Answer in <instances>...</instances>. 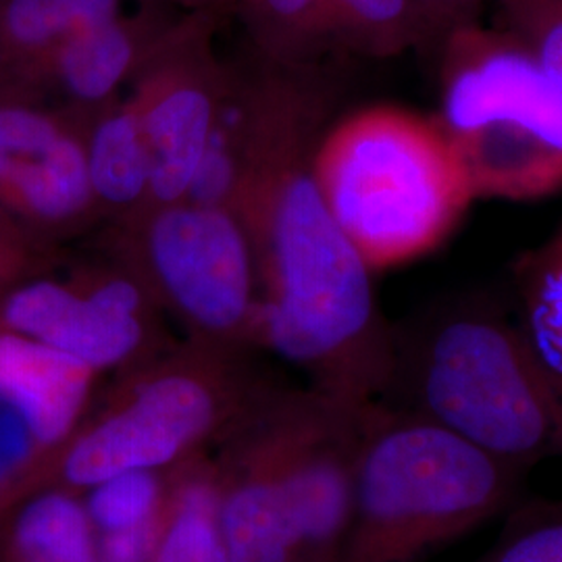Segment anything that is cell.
<instances>
[{"label": "cell", "instance_id": "cell-1", "mask_svg": "<svg viewBox=\"0 0 562 562\" xmlns=\"http://www.w3.org/2000/svg\"><path fill=\"white\" fill-rule=\"evenodd\" d=\"M344 60L241 59L244 123L238 215L259 276V348L308 387L348 404L380 402L392 371L394 325L383 317L373 271L323 199L313 157L344 97Z\"/></svg>", "mask_w": 562, "mask_h": 562}, {"label": "cell", "instance_id": "cell-2", "mask_svg": "<svg viewBox=\"0 0 562 562\" xmlns=\"http://www.w3.org/2000/svg\"><path fill=\"white\" fill-rule=\"evenodd\" d=\"M380 402L522 473L562 461V380L490 292L446 294L394 325Z\"/></svg>", "mask_w": 562, "mask_h": 562}, {"label": "cell", "instance_id": "cell-3", "mask_svg": "<svg viewBox=\"0 0 562 562\" xmlns=\"http://www.w3.org/2000/svg\"><path fill=\"white\" fill-rule=\"evenodd\" d=\"M313 169L327 209L373 273L434 255L477 201L436 115L402 104L338 115Z\"/></svg>", "mask_w": 562, "mask_h": 562}, {"label": "cell", "instance_id": "cell-4", "mask_svg": "<svg viewBox=\"0 0 562 562\" xmlns=\"http://www.w3.org/2000/svg\"><path fill=\"white\" fill-rule=\"evenodd\" d=\"M525 477L440 425L375 402L336 562H427L510 510Z\"/></svg>", "mask_w": 562, "mask_h": 562}, {"label": "cell", "instance_id": "cell-5", "mask_svg": "<svg viewBox=\"0 0 562 562\" xmlns=\"http://www.w3.org/2000/svg\"><path fill=\"white\" fill-rule=\"evenodd\" d=\"M250 352L202 341L169 346L117 373L63 450L53 482L83 492L127 471H171L223 442L273 385Z\"/></svg>", "mask_w": 562, "mask_h": 562}, {"label": "cell", "instance_id": "cell-6", "mask_svg": "<svg viewBox=\"0 0 562 562\" xmlns=\"http://www.w3.org/2000/svg\"><path fill=\"white\" fill-rule=\"evenodd\" d=\"M438 111L477 201L562 192V92L513 30L475 21L436 48Z\"/></svg>", "mask_w": 562, "mask_h": 562}, {"label": "cell", "instance_id": "cell-7", "mask_svg": "<svg viewBox=\"0 0 562 562\" xmlns=\"http://www.w3.org/2000/svg\"><path fill=\"white\" fill-rule=\"evenodd\" d=\"M99 246L146 285L188 340L259 348L257 262L232 209L190 199L146 206L106 223Z\"/></svg>", "mask_w": 562, "mask_h": 562}, {"label": "cell", "instance_id": "cell-8", "mask_svg": "<svg viewBox=\"0 0 562 562\" xmlns=\"http://www.w3.org/2000/svg\"><path fill=\"white\" fill-rule=\"evenodd\" d=\"M373 404H348L308 385L280 383L262 396L259 415L290 510L296 562L340 557Z\"/></svg>", "mask_w": 562, "mask_h": 562}, {"label": "cell", "instance_id": "cell-9", "mask_svg": "<svg viewBox=\"0 0 562 562\" xmlns=\"http://www.w3.org/2000/svg\"><path fill=\"white\" fill-rule=\"evenodd\" d=\"M161 308L123 262L102 250L69 278L44 273L0 294V329L41 341L97 373H121L157 357Z\"/></svg>", "mask_w": 562, "mask_h": 562}, {"label": "cell", "instance_id": "cell-10", "mask_svg": "<svg viewBox=\"0 0 562 562\" xmlns=\"http://www.w3.org/2000/svg\"><path fill=\"white\" fill-rule=\"evenodd\" d=\"M220 13L188 11L155 42L130 97L153 159L148 206L188 199L217 120L229 63L217 55Z\"/></svg>", "mask_w": 562, "mask_h": 562}, {"label": "cell", "instance_id": "cell-11", "mask_svg": "<svg viewBox=\"0 0 562 562\" xmlns=\"http://www.w3.org/2000/svg\"><path fill=\"white\" fill-rule=\"evenodd\" d=\"M86 120L0 99V220L57 246L102 223L86 167Z\"/></svg>", "mask_w": 562, "mask_h": 562}, {"label": "cell", "instance_id": "cell-12", "mask_svg": "<svg viewBox=\"0 0 562 562\" xmlns=\"http://www.w3.org/2000/svg\"><path fill=\"white\" fill-rule=\"evenodd\" d=\"M176 18L150 4L125 9L63 42L36 67L4 86L0 99L36 104L48 97L55 101L50 109L90 115L123 94V86H130Z\"/></svg>", "mask_w": 562, "mask_h": 562}, {"label": "cell", "instance_id": "cell-13", "mask_svg": "<svg viewBox=\"0 0 562 562\" xmlns=\"http://www.w3.org/2000/svg\"><path fill=\"white\" fill-rule=\"evenodd\" d=\"M262 396L225 436L215 462L223 540L232 562H296L290 510L259 415Z\"/></svg>", "mask_w": 562, "mask_h": 562}, {"label": "cell", "instance_id": "cell-14", "mask_svg": "<svg viewBox=\"0 0 562 562\" xmlns=\"http://www.w3.org/2000/svg\"><path fill=\"white\" fill-rule=\"evenodd\" d=\"M101 373L41 341L0 329V383L20 398L55 442L67 448L92 408Z\"/></svg>", "mask_w": 562, "mask_h": 562}, {"label": "cell", "instance_id": "cell-15", "mask_svg": "<svg viewBox=\"0 0 562 562\" xmlns=\"http://www.w3.org/2000/svg\"><path fill=\"white\" fill-rule=\"evenodd\" d=\"M83 148L102 223L123 222L148 206L153 159L130 94H120L88 115Z\"/></svg>", "mask_w": 562, "mask_h": 562}, {"label": "cell", "instance_id": "cell-16", "mask_svg": "<svg viewBox=\"0 0 562 562\" xmlns=\"http://www.w3.org/2000/svg\"><path fill=\"white\" fill-rule=\"evenodd\" d=\"M0 562H102L80 494L48 483L0 522Z\"/></svg>", "mask_w": 562, "mask_h": 562}, {"label": "cell", "instance_id": "cell-17", "mask_svg": "<svg viewBox=\"0 0 562 562\" xmlns=\"http://www.w3.org/2000/svg\"><path fill=\"white\" fill-rule=\"evenodd\" d=\"M125 11V0H0V90L83 30Z\"/></svg>", "mask_w": 562, "mask_h": 562}, {"label": "cell", "instance_id": "cell-18", "mask_svg": "<svg viewBox=\"0 0 562 562\" xmlns=\"http://www.w3.org/2000/svg\"><path fill=\"white\" fill-rule=\"evenodd\" d=\"M148 562H232L220 519L215 462L196 457L171 473V492Z\"/></svg>", "mask_w": 562, "mask_h": 562}, {"label": "cell", "instance_id": "cell-19", "mask_svg": "<svg viewBox=\"0 0 562 562\" xmlns=\"http://www.w3.org/2000/svg\"><path fill=\"white\" fill-rule=\"evenodd\" d=\"M331 50L338 59H396L427 55L429 38L415 0H323Z\"/></svg>", "mask_w": 562, "mask_h": 562}, {"label": "cell", "instance_id": "cell-20", "mask_svg": "<svg viewBox=\"0 0 562 562\" xmlns=\"http://www.w3.org/2000/svg\"><path fill=\"white\" fill-rule=\"evenodd\" d=\"M513 308L543 361L562 380V222L513 262Z\"/></svg>", "mask_w": 562, "mask_h": 562}, {"label": "cell", "instance_id": "cell-21", "mask_svg": "<svg viewBox=\"0 0 562 562\" xmlns=\"http://www.w3.org/2000/svg\"><path fill=\"white\" fill-rule=\"evenodd\" d=\"M63 448L23 402L0 383V522L53 482Z\"/></svg>", "mask_w": 562, "mask_h": 562}, {"label": "cell", "instance_id": "cell-22", "mask_svg": "<svg viewBox=\"0 0 562 562\" xmlns=\"http://www.w3.org/2000/svg\"><path fill=\"white\" fill-rule=\"evenodd\" d=\"M236 13L250 48L278 63L338 59L331 50L323 0H238Z\"/></svg>", "mask_w": 562, "mask_h": 562}, {"label": "cell", "instance_id": "cell-23", "mask_svg": "<svg viewBox=\"0 0 562 562\" xmlns=\"http://www.w3.org/2000/svg\"><path fill=\"white\" fill-rule=\"evenodd\" d=\"M171 471H127L80 492L97 536L125 533L161 521L171 492Z\"/></svg>", "mask_w": 562, "mask_h": 562}, {"label": "cell", "instance_id": "cell-24", "mask_svg": "<svg viewBox=\"0 0 562 562\" xmlns=\"http://www.w3.org/2000/svg\"><path fill=\"white\" fill-rule=\"evenodd\" d=\"M492 9L531 46L562 92V0H492Z\"/></svg>", "mask_w": 562, "mask_h": 562}, {"label": "cell", "instance_id": "cell-25", "mask_svg": "<svg viewBox=\"0 0 562 562\" xmlns=\"http://www.w3.org/2000/svg\"><path fill=\"white\" fill-rule=\"evenodd\" d=\"M475 562H562V504H546Z\"/></svg>", "mask_w": 562, "mask_h": 562}, {"label": "cell", "instance_id": "cell-26", "mask_svg": "<svg viewBox=\"0 0 562 562\" xmlns=\"http://www.w3.org/2000/svg\"><path fill=\"white\" fill-rule=\"evenodd\" d=\"M60 261V246L38 240L0 220V294L21 281L57 271Z\"/></svg>", "mask_w": 562, "mask_h": 562}, {"label": "cell", "instance_id": "cell-27", "mask_svg": "<svg viewBox=\"0 0 562 562\" xmlns=\"http://www.w3.org/2000/svg\"><path fill=\"white\" fill-rule=\"evenodd\" d=\"M422 11L427 38H429V57H434L440 42L457 27L483 20V13L492 7V0H415Z\"/></svg>", "mask_w": 562, "mask_h": 562}, {"label": "cell", "instance_id": "cell-28", "mask_svg": "<svg viewBox=\"0 0 562 562\" xmlns=\"http://www.w3.org/2000/svg\"><path fill=\"white\" fill-rule=\"evenodd\" d=\"M176 4H180L188 11H206V13H220L223 15L225 11L234 9L238 0H173Z\"/></svg>", "mask_w": 562, "mask_h": 562}]
</instances>
